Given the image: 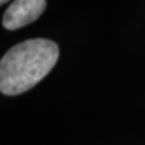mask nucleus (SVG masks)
Returning a JSON list of instances; mask_svg holds the SVG:
<instances>
[{
	"instance_id": "7ed1b4c3",
	"label": "nucleus",
	"mask_w": 145,
	"mask_h": 145,
	"mask_svg": "<svg viewBox=\"0 0 145 145\" xmlns=\"http://www.w3.org/2000/svg\"><path fill=\"white\" fill-rule=\"evenodd\" d=\"M6 1H8V0H0V3H1V4H5Z\"/></svg>"
},
{
	"instance_id": "f03ea898",
	"label": "nucleus",
	"mask_w": 145,
	"mask_h": 145,
	"mask_svg": "<svg viewBox=\"0 0 145 145\" xmlns=\"http://www.w3.org/2000/svg\"><path fill=\"white\" fill-rule=\"evenodd\" d=\"M46 8V0H15L3 16V25L16 30L36 21Z\"/></svg>"
},
{
	"instance_id": "f257e3e1",
	"label": "nucleus",
	"mask_w": 145,
	"mask_h": 145,
	"mask_svg": "<svg viewBox=\"0 0 145 145\" xmlns=\"http://www.w3.org/2000/svg\"><path fill=\"white\" fill-rule=\"evenodd\" d=\"M59 50L47 39H30L15 45L0 62V89L17 96L41 81L58 61Z\"/></svg>"
}]
</instances>
